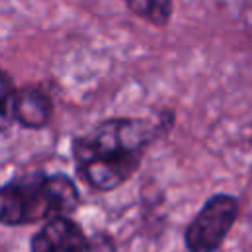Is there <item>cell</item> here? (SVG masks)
Here are the masks:
<instances>
[{"label":"cell","instance_id":"cell-1","mask_svg":"<svg viewBox=\"0 0 252 252\" xmlns=\"http://www.w3.org/2000/svg\"><path fill=\"white\" fill-rule=\"evenodd\" d=\"M175 122L171 108L150 116H114L98 122L71 142L77 177L96 193L122 187L140 169L152 144L163 138Z\"/></svg>","mask_w":252,"mask_h":252},{"label":"cell","instance_id":"cell-2","mask_svg":"<svg viewBox=\"0 0 252 252\" xmlns=\"http://www.w3.org/2000/svg\"><path fill=\"white\" fill-rule=\"evenodd\" d=\"M81 207L77 181L61 171L33 169L12 175L0 189V222L6 228L73 217Z\"/></svg>","mask_w":252,"mask_h":252},{"label":"cell","instance_id":"cell-3","mask_svg":"<svg viewBox=\"0 0 252 252\" xmlns=\"http://www.w3.org/2000/svg\"><path fill=\"white\" fill-rule=\"evenodd\" d=\"M240 215V201L232 193H213L183 228L187 252H219Z\"/></svg>","mask_w":252,"mask_h":252},{"label":"cell","instance_id":"cell-4","mask_svg":"<svg viewBox=\"0 0 252 252\" xmlns=\"http://www.w3.org/2000/svg\"><path fill=\"white\" fill-rule=\"evenodd\" d=\"M30 252H96V244L73 217H57L30 236Z\"/></svg>","mask_w":252,"mask_h":252},{"label":"cell","instance_id":"cell-5","mask_svg":"<svg viewBox=\"0 0 252 252\" xmlns=\"http://www.w3.org/2000/svg\"><path fill=\"white\" fill-rule=\"evenodd\" d=\"M51 116H53V100L43 89L35 85L18 87L14 100L16 124L28 130H41L51 122Z\"/></svg>","mask_w":252,"mask_h":252},{"label":"cell","instance_id":"cell-6","mask_svg":"<svg viewBox=\"0 0 252 252\" xmlns=\"http://www.w3.org/2000/svg\"><path fill=\"white\" fill-rule=\"evenodd\" d=\"M126 8L154 28H165L173 16V0H122Z\"/></svg>","mask_w":252,"mask_h":252},{"label":"cell","instance_id":"cell-7","mask_svg":"<svg viewBox=\"0 0 252 252\" xmlns=\"http://www.w3.org/2000/svg\"><path fill=\"white\" fill-rule=\"evenodd\" d=\"M18 87L8 71H2V130L6 132L14 122V100Z\"/></svg>","mask_w":252,"mask_h":252}]
</instances>
